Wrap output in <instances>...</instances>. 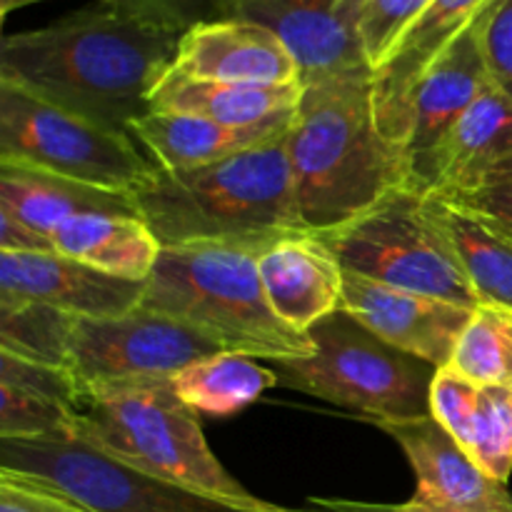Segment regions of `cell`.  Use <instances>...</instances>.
I'll return each instance as SVG.
<instances>
[{
    "instance_id": "cell-1",
    "label": "cell",
    "mask_w": 512,
    "mask_h": 512,
    "mask_svg": "<svg viewBox=\"0 0 512 512\" xmlns=\"http://www.w3.org/2000/svg\"><path fill=\"white\" fill-rule=\"evenodd\" d=\"M180 35L110 5L45 28L5 35L0 80L113 133L150 113V95L173 68Z\"/></svg>"
},
{
    "instance_id": "cell-2",
    "label": "cell",
    "mask_w": 512,
    "mask_h": 512,
    "mask_svg": "<svg viewBox=\"0 0 512 512\" xmlns=\"http://www.w3.org/2000/svg\"><path fill=\"white\" fill-rule=\"evenodd\" d=\"M285 145L305 233L340 228L408 185L403 155L378 125L373 70L303 83Z\"/></svg>"
},
{
    "instance_id": "cell-3",
    "label": "cell",
    "mask_w": 512,
    "mask_h": 512,
    "mask_svg": "<svg viewBox=\"0 0 512 512\" xmlns=\"http://www.w3.org/2000/svg\"><path fill=\"white\" fill-rule=\"evenodd\" d=\"M285 135L218 163L153 173L130 193L138 215L163 248L268 245L288 233H305L295 210Z\"/></svg>"
},
{
    "instance_id": "cell-4",
    "label": "cell",
    "mask_w": 512,
    "mask_h": 512,
    "mask_svg": "<svg viewBox=\"0 0 512 512\" xmlns=\"http://www.w3.org/2000/svg\"><path fill=\"white\" fill-rule=\"evenodd\" d=\"M263 245L198 243L163 248L140 308L168 315L228 353L285 363L310 358L313 340L270 308L258 270Z\"/></svg>"
},
{
    "instance_id": "cell-5",
    "label": "cell",
    "mask_w": 512,
    "mask_h": 512,
    "mask_svg": "<svg viewBox=\"0 0 512 512\" xmlns=\"http://www.w3.org/2000/svg\"><path fill=\"white\" fill-rule=\"evenodd\" d=\"M123 463L233 503L263 508L215 458L198 413L183 403L173 378L100 380L83 385L78 433Z\"/></svg>"
},
{
    "instance_id": "cell-6",
    "label": "cell",
    "mask_w": 512,
    "mask_h": 512,
    "mask_svg": "<svg viewBox=\"0 0 512 512\" xmlns=\"http://www.w3.org/2000/svg\"><path fill=\"white\" fill-rule=\"evenodd\" d=\"M310 358L275 363L278 385L353 410L370 423L428 418L438 368L393 348L345 310L308 330Z\"/></svg>"
},
{
    "instance_id": "cell-7",
    "label": "cell",
    "mask_w": 512,
    "mask_h": 512,
    "mask_svg": "<svg viewBox=\"0 0 512 512\" xmlns=\"http://www.w3.org/2000/svg\"><path fill=\"white\" fill-rule=\"evenodd\" d=\"M318 238L348 273L468 310L480 305L440 223L433 195L410 185L390 190L363 215Z\"/></svg>"
},
{
    "instance_id": "cell-8",
    "label": "cell",
    "mask_w": 512,
    "mask_h": 512,
    "mask_svg": "<svg viewBox=\"0 0 512 512\" xmlns=\"http://www.w3.org/2000/svg\"><path fill=\"white\" fill-rule=\"evenodd\" d=\"M0 160L115 193H133L155 173L130 135L58 108L10 80H0Z\"/></svg>"
},
{
    "instance_id": "cell-9",
    "label": "cell",
    "mask_w": 512,
    "mask_h": 512,
    "mask_svg": "<svg viewBox=\"0 0 512 512\" xmlns=\"http://www.w3.org/2000/svg\"><path fill=\"white\" fill-rule=\"evenodd\" d=\"M0 468L38 475L95 512H305L273 503L250 508L155 478L105 453L83 435L0 440Z\"/></svg>"
},
{
    "instance_id": "cell-10",
    "label": "cell",
    "mask_w": 512,
    "mask_h": 512,
    "mask_svg": "<svg viewBox=\"0 0 512 512\" xmlns=\"http://www.w3.org/2000/svg\"><path fill=\"white\" fill-rule=\"evenodd\" d=\"M220 350L188 325L138 308L120 318H73L68 365L80 385L173 378L195 360Z\"/></svg>"
},
{
    "instance_id": "cell-11",
    "label": "cell",
    "mask_w": 512,
    "mask_h": 512,
    "mask_svg": "<svg viewBox=\"0 0 512 512\" xmlns=\"http://www.w3.org/2000/svg\"><path fill=\"white\" fill-rule=\"evenodd\" d=\"M480 23L483 18L435 60L410 103L403 163L408 185L420 193H430L435 158L448 135L493 83L480 45Z\"/></svg>"
},
{
    "instance_id": "cell-12",
    "label": "cell",
    "mask_w": 512,
    "mask_h": 512,
    "mask_svg": "<svg viewBox=\"0 0 512 512\" xmlns=\"http://www.w3.org/2000/svg\"><path fill=\"white\" fill-rule=\"evenodd\" d=\"M498 0H433L395 40L383 63L373 70V100L385 138L403 155L410 103L435 60L468 33Z\"/></svg>"
},
{
    "instance_id": "cell-13",
    "label": "cell",
    "mask_w": 512,
    "mask_h": 512,
    "mask_svg": "<svg viewBox=\"0 0 512 512\" xmlns=\"http://www.w3.org/2000/svg\"><path fill=\"white\" fill-rule=\"evenodd\" d=\"M340 310L373 330L393 348L425 360L433 368H448L455 343L473 310L433 295L400 290L345 270Z\"/></svg>"
},
{
    "instance_id": "cell-14",
    "label": "cell",
    "mask_w": 512,
    "mask_h": 512,
    "mask_svg": "<svg viewBox=\"0 0 512 512\" xmlns=\"http://www.w3.org/2000/svg\"><path fill=\"white\" fill-rule=\"evenodd\" d=\"M145 283L115 278L60 253H0V303H38L75 318H120L140 308Z\"/></svg>"
},
{
    "instance_id": "cell-15",
    "label": "cell",
    "mask_w": 512,
    "mask_h": 512,
    "mask_svg": "<svg viewBox=\"0 0 512 512\" xmlns=\"http://www.w3.org/2000/svg\"><path fill=\"white\" fill-rule=\"evenodd\" d=\"M408 458L415 503L448 512H512L508 485L480 470L433 418L378 423Z\"/></svg>"
},
{
    "instance_id": "cell-16",
    "label": "cell",
    "mask_w": 512,
    "mask_h": 512,
    "mask_svg": "<svg viewBox=\"0 0 512 512\" xmlns=\"http://www.w3.org/2000/svg\"><path fill=\"white\" fill-rule=\"evenodd\" d=\"M173 73L248 85L303 83L298 60L265 25L245 18L213 20L180 35Z\"/></svg>"
},
{
    "instance_id": "cell-17",
    "label": "cell",
    "mask_w": 512,
    "mask_h": 512,
    "mask_svg": "<svg viewBox=\"0 0 512 512\" xmlns=\"http://www.w3.org/2000/svg\"><path fill=\"white\" fill-rule=\"evenodd\" d=\"M238 18L273 30L298 60L303 83L373 70L338 0H243Z\"/></svg>"
},
{
    "instance_id": "cell-18",
    "label": "cell",
    "mask_w": 512,
    "mask_h": 512,
    "mask_svg": "<svg viewBox=\"0 0 512 512\" xmlns=\"http://www.w3.org/2000/svg\"><path fill=\"white\" fill-rule=\"evenodd\" d=\"M258 270L270 308L298 333L343 305L345 270L318 235L288 233L263 245Z\"/></svg>"
},
{
    "instance_id": "cell-19",
    "label": "cell",
    "mask_w": 512,
    "mask_h": 512,
    "mask_svg": "<svg viewBox=\"0 0 512 512\" xmlns=\"http://www.w3.org/2000/svg\"><path fill=\"white\" fill-rule=\"evenodd\" d=\"M295 110L255 125H225L200 115L150 110L130 125L128 135L155 173H170L218 163L283 138L293 125Z\"/></svg>"
},
{
    "instance_id": "cell-20",
    "label": "cell",
    "mask_w": 512,
    "mask_h": 512,
    "mask_svg": "<svg viewBox=\"0 0 512 512\" xmlns=\"http://www.w3.org/2000/svg\"><path fill=\"white\" fill-rule=\"evenodd\" d=\"M512 180V98L495 83L440 148L428 195L463 198Z\"/></svg>"
},
{
    "instance_id": "cell-21",
    "label": "cell",
    "mask_w": 512,
    "mask_h": 512,
    "mask_svg": "<svg viewBox=\"0 0 512 512\" xmlns=\"http://www.w3.org/2000/svg\"><path fill=\"white\" fill-rule=\"evenodd\" d=\"M0 210H8L48 238H53L60 225L78 215H138L130 193L93 188L78 180L5 160H0Z\"/></svg>"
},
{
    "instance_id": "cell-22",
    "label": "cell",
    "mask_w": 512,
    "mask_h": 512,
    "mask_svg": "<svg viewBox=\"0 0 512 512\" xmlns=\"http://www.w3.org/2000/svg\"><path fill=\"white\" fill-rule=\"evenodd\" d=\"M303 98V83L248 85L215 83L168 73L150 95V110L188 113L225 125H255L275 115L290 113Z\"/></svg>"
},
{
    "instance_id": "cell-23",
    "label": "cell",
    "mask_w": 512,
    "mask_h": 512,
    "mask_svg": "<svg viewBox=\"0 0 512 512\" xmlns=\"http://www.w3.org/2000/svg\"><path fill=\"white\" fill-rule=\"evenodd\" d=\"M53 245L60 255L135 283L150 278L163 250L143 218L108 213L68 220L53 233Z\"/></svg>"
},
{
    "instance_id": "cell-24",
    "label": "cell",
    "mask_w": 512,
    "mask_h": 512,
    "mask_svg": "<svg viewBox=\"0 0 512 512\" xmlns=\"http://www.w3.org/2000/svg\"><path fill=\"white\" fill-rule=\"evenodd\" d=\"M438 218L480 303L512 308V238L488 215L433 195Z\"/></svg>"
},
{
    "instance_id": "cell-25",
    "label": "cell",
    "mask_w": 512,
    "mask_h": 512,
    "mask_svg": "<svg viewBox=\"0 0 512 512\" xmlns=\"http://www.w3.org/2000/svg\"><path fill=\"white\" fill-rule=\"evenodd\" d=\"M278 385L273 368H263L243 353H220L200 358L173 375L175 393L198 415L228 418L253 405L265 390Z\"/></svg>"
},
{
    "instance_id": "cell-26",
    "label": "cell",
    "mask_w": 512,
    "mask_h": 512,
    "mask_svg": "<svg viewBox=\"0 0 512 512\" xmlns=\"http://www.w3.org/2000/svg\"><path fill=\"white\" fill-rule=\"evenodd\" d=\"M448 368L475 385L512 388V308L480 303L455 343Z\"/></svg>"
},
{
    "instance_id": "cell-27",
    "label": "cell",
    "mask_w": 512,
    "mask_h": 512,
    "mask_svg": "<svg viewBox=\"0 0 512 512\" xmlns=\"http://www.w3.org/2000/svg\"><path fill=\"white\" fill-rule=\"evenodd\" d=\"M73 318L48 305L0 303V350L30 363L70 370Z\"/></svg>"
},
{
    "instance_id": "cell-28",
    "label": "cell",
    "mask_w": 512,
    "mask_h": 512,
    "mask_svg": "<svg viewBox=\"0 0 512 512\" xmlns=\"http://www.w3.org/2000/svg\"><path fill=\"white\" fill-rule=\"evenodd\" d=\"M78 433V410L0 383V440H60Z\"/></svg>"
},
{
    "instance_id": "cell-29",
    "label": "cell",
    "mask_w": 512,
    "mask_h": 512,
    "mask_svg": "<svg viewBox=\"0 0 512 512\" xmlns=\"http://www.w3.org/2000/svg\"><path fill=\"white\" fill-rule=\"evenodd\" d=\"M470 460L490 478L508 485L512 475V388L480 385L475 448Z\"/></svg>"
},
{
    "instance_id": "cell-30",
    "label": "cell",
    "mask_w": 512,
    "mask_h": 512,
    "mask_svg": "<svg viewBox=\"0 0 512 512\" xmlns=\"http://www.w3.org/2000/svg\"><path fill=\"white\" fill-rule=\"evenodd\" d=\"M480 385L463 378L453 368H438L430 388V418L455 440L470 458L475 448Z\"/></svg>"
},
{
    "instance_id": "cell-31",
    "label": "cell",
    "mask_w": 512,
    "mask_h": 512,
    "mask_svg": "<svg viewBox=\"0 0 512 512\" xmlns=\"http://www.w3.org/2000/svg\"><path fill=\"white\" fill-rule=\"evenodd\" d=\"M98 3L125 10L158 28L183 35L195 25L238 18L243 0H98Z\"/></svg>"
},
{
    "instance_id": "cell-32",
    "label": "cell",
    "mask_w": 512,
    "mask_h": 512,
    "mask_svg": "<svg viewBox=\"0 0 512 512\" xmlns=\"http://www.w3.org/2000/svg\"><path fill=\"white\" fill-rule=\"evenodd\" d=\"M433 0H365L358 13V35L370 68H378L395 40Z\"/></svg>"
},
{
    "instance_id": "cell-33",
    "label": "cell",
    "mask_w": 512,
    "mask_h": 512,
    "mask_svg": "<svg viewBox=\"0 0 512 512\" xmlns=\"http://www.w3.org/2000/svg\"><path fill=\"white\" fill-rule=\"evenodd\" d=\"M0 383L28 390V393L40 395V398L55 400V403L68 405V408L80 413L83 385L65 368L30 363V360H23L18 355L0 350Z\"/></svg>"
},
{
    "instance_id": "cell-34",
    "label": "cell",
    "mask_w": 512,
    "mask_h": 512,
    "mask_svg": "<svg viewBox=\"0 0 512 512\" xmlns=\"http://www.w3.org/2000/svg\"><path fill=\"white\" fill-rule=\"evenodd\" d=\"M0 512H95L58 485L23 470L0 468Z\"/></svg>"
},
{
    "instance_id": "cell-35",
    "label": "cell",
    "mask_w": 512,
    "mask_h": 512,
    "mask_svg": "<svg viewBox=\"0 0 512 512\" xmlns=\"http://www.w3.org/2000/svg\"><path fill=\"white\" fill-rule=\"evenodd\" d=\"M480 45L490 80L512 98V0H498L483 15Z\"/></svg>"
},
{
    "instance_id": "cell-36",
    "label": "cell",
    "mask_w": 512,
    "mask_h": 512,
    "mask_svg": "<svg viewBox=\"0 0 512 512\" xmlns=\"http://www.w3.org/2000/svg\"><path fill=\"white\" fill-rule=\"evenodd\" d=\"M0 253H58L53 238L30 228L8 210H0Z\"/></svg>"
},
{
    "instance_id": "cell-37",
    "label": "cell",
    "mask_w": 512,
    "mask_h": 512,
    "mask_svg": "<svg viewBox=\"0 0 512 512\" xmlns=\"http://www.w3.org/2000/svg\"><path fill=\"white\" fill-rule=\"evenodd\" d=\"M443 198V195H440ZM455 203H463L468 208L478 210V213L488 215L495 225L505 230L512 238V180L493 185V188L478 190V193L463 195V198H448Z\"/></svg>"
},
{
    "instance_id": "cell-38",
    "label": "cell",
    "mask_w": 512,
    "mask_h": 512,
    "mask_svg": "<svg viewBox=\"0 0 512 512\" xmlns=\"http://www.w3.org/2000/svg\"><path fill=\"white\" fill-rule=\"evenodd\" d=\"M310 503L318 510L328 512H448L440 508H430V505L415 503V500H408L403 505H368V503H345V500H318L313 498Z\"/></svg>"
},
{
    "instance_id": "cell-39",
    "label": "cell",
    "mask_w": 512,
    "mask_h": 512,
    "mask_svg": "<svg viewBox=\"0 0 512 512\" xmlns=\"http://www.w3.org/2000/svg\"><path fill=\"white\" fill-rule=\"evenodd\" d=\"M33 3H43V0H0V15H3V18H8L13 10L28 8V5H33Z\"/></svg>"
},
{
    "instance_id": "cell-40",
    "label": "cell",
    "mask_w": 512,
    "mask_h": 512,
    "mask_svg": "<svg viewBox=\"0 0 512 512\" xmlns=\"http://www.w3.org/2000/svg\"><path fill=\"white\" fill-rule=\"evenodd\" d=\"M340 8L345 10V13L350 15V18L355 20V25H358V13H360V5L365 3V0H338Z\"/></svg>"
}]
</instances>
